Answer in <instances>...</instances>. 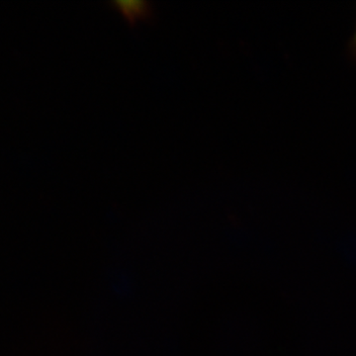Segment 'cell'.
I'll return each instance as SVG.
<instances>
[{
	"label": "cell",
	"instance_id": "6da1fadb",
	"mask_svg": "<svg viewBox=\"0 0 356 356\" xmlns=\"http://www.w3.org/2000/svg\"><path fill=\"white\" fill-rule=\"evenodd\" d=\"M111 6L120 11L131 25L152 17L154 13L153 6L146 0H115L111 2Z\"/></svg>",
	"mask_w": 356,
	"mask_h": 356
}]
</instances>
